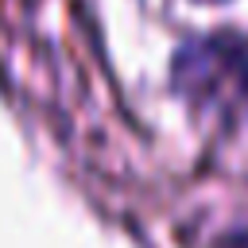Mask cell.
Returning a JSON list of instances; mask_svg holds the SVG:
<instances>
[{
  "label": "cell",
  "mask_w": 248,
  "mask_h": 248,
  "mask_svg": "<svg viewBox=\"0 0 248 248\" xmlns=\"http://www.w3.org/2000/svg\"><path fill=\"white\" fill-rule=\"evenodd\" d=\"M170 89L221 120H248V46L229 35L186 39L170 58Z\"/></svg>",
  "instance_id": "obj_1"
},
{
  "label": "cell",
  "mask_w": 248,
  "mask_h": 248,
  "mask_svg": "<svg viewBox=\"0 0 248 248\" xmlns=\"http://www.w3.org/2000/svg\"><path fill=\"white\" fill-rule=\"evenodd\" d=\"M217 248H248V229H236V232H225L217 240Z\"/></svg>",
  "instance_id": "obj_2"
},
{
  "label": "cell",
  "mask_w": 248,
  "mask_h": 248,
  "mask_svg": "<svg viewBox=\"0 0 248 248\" xmlns=\"http://www.w3.org/2000/svg\"><path fill=\"white\" fill-rule=\"evenodd\" d=\"M198 4H221V0H198Z\"/></svg>",
  "instance_id": "obj_3"
}]
</instances>
